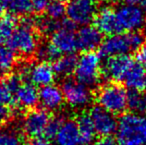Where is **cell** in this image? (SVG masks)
I'll return each instance as SVG.
<instances>
[{"label":"cell","mask_w":146,"mask_h":145,"mask_svg":"<svg viewBox=\"0 0 146 145\" xmlns=\"http://www.w3.org/2000/svg\"><path fill=\"white\" fill-rule=\"evenodd\" d=\"M65 119L60 116H56V117H51L46 126V128H45L43 136L46 137V138L50 140L55 139Z\"/></svg>","instance_id":"cell-30"},{"label":"cell","mask_w":146,"mask_h":145,"mask_svg":"<svg viewBox=\"0 0 146 145\" xmlns=\"http://www.w3.org/2000/svg\"><path fill=\"white\" fill-rule=\"evenodd\" d=\"M128 108L131 110V112L146 115V94L143 93V91H129Z\"/></svg>","instance_id":"cell-25"},{"label":"cell","mask_w":146,"mask_h":145,"mask_svg":"<svg viewBox=\"0 0 146 145\" xmlns=\"http://www.w3.org/2000/svg\"><path fill=\"white\" fill-rule=\"evenodd\" d=\"M62 90L55 84L42 87L39 90V103L47 111H56L62 106L64 103Z\"/></svg>","instance_id":"cell-15"},{"label":"cell","mask_w":146,"mask_h":145,"mask_svg":"<svg viewBox=\"0 0 146 145\" xmlns=\"http://www.w3.org/2000/svg\"><path fill=\"white\" fill-rule=\"evenodd\" d=\"M77 60H78V58L73 54L60 56L56 60L54 61L52 65L56 76L67 78L72 73H74Z\"/></svg>","instance_id":"cell-21"},{"label":"cell","mask_w":146,"mask_h":145,"mask_svg":"<svg viewBox=\"0 0 146 145\" xmlns=\"http://www.w3.org/2000/svg\"><path fill=\"white\" fill-rule=\"evenodd\" d=\"M16 62L17 58L15 52L9 45L0 44V79L10 74Z\"/></svg>","instance_id":"cell-22"},{"label":"cell","mask_w":146,"mask_h":145,"mask_svg":"<svg viewBox=\"0 0 146 145\" xmlns=\"http://www.w3.org/2000/svg\"><path fill=\"white\" fill-rule=\"evenodd\" d=\"M0 145H24L22 132L13 125L0 127Z\"/></svg>","instance_id":"cell-23"},{"label":"cell","mask_w":146,"mask_h":145,"mask_svg":"<svg viewBox=\"0 0 146 145\" xmlns=\"http://www.w3.org/2000/svg\"><path fill=\"white\" fill-rule=\"evenodd\" d=\"M136 60L137 63L140 64L146 70V43H143V44L137 50Z\"/></svg>","instance_id":"cell-33"},{"label":"cell","mask_w":146,"mask_h":145,"mask_svg":"<svg viewBox=\"0 0 146 145\" xmlns=\"http://www.w3.org/2000/svg\"><path fill=\"white\" fill-rule=\"evenodd\" d=\"M76 81L87 87L96 85L102 76L101 56L95 52H86L77 60L74 71Z\"/></svg>","instance_id":"cell-5"},{"label":"cell","mask_w":146,"mask_h":145,"mask_svg":"<svg viewBox=\"0 0 146 145\" xmlns=\"http://www.w3.org/2000/svg\"><path fill=\"white\" fill-rule=\"evenodd\" d=\"M51 43L55 45L61 55L73 54L77 49V39L74 30L59 28L51 35Z\"/></svg>","instance_id":"cell-16"},{"label":"cell","mask_w":146,"mask_h":145,"mask_svg":"<svg viewBox=\"0 0 146 145\" xmlns=\"http://www.w3.org/2000/svg\"><path fill=\"white\" fill-rule=\"evenodd\" d=\"M0 103L12 107L15 103V93L11 91L3 79H0Z\"/></svg>","instance_id":"cell-31"},{"label":"cell","mask_w":146,"mask_h":145,"mask_svg":"<svg viewBox=\"0 0 146 145\" xmlns=\"http://www.w3.org/2000/svg\"><path fill=\"white\" fill-rule=\"evenodd\" d=\"M95 99L100 107L113 115H122L128 108V91L118 82L106 83L99 88Z\"/></svg>","instance_id":"cell-4"},{"label":"cell","mask_w":146,"mask_h":145,"mask_svg":"<svg viewBox=\"0 0 146 145\" xmlns=\"http://www.w3.org/2000/svg\"><path fill=\"white\" fill-rule=\"evenodd\" d=\"M123 81L129 91H143L146 90V70L137 62H134Z\"/></svg>","instance_id":"cell-19"},{"label":"cell","mask_w":146,"mask_h":145,"mask_svg":"<svg viewBox=\"0 0 146 145\" xmlns=\"http://www.w3.org/2000/svg\"><path fill=\"white\" fill-rule=\"evenodd\" d=\"M77 46L83 53L94 52L100 47L103 42V34L95 26L85 25L76 33Z\"/></svg>","instance_id":"cell-14"},{"label":"cell","mask_w":146,"mask_h":145,"mask_svg":"<svg viewBox=\"0 0 146 145\" xmlns=\"http://www.w3.org/2000/svg\"><path fill=\"white\" fill-rule=\"evenodd\" d=\"M11 114H12L11 107L0 103V125L9 121L11 117Z\"/></svg>","instance_id":"cell-32"},{"label":"cell","mask_w":146,"mask_h":145,"mask_svg":"<svg viewBox=\"0 0 146 145\" xmlns=\"http://www.w3.org/2000/svg\"><path fill=\"white\" fill-rule=\"evenodd\" d=\"M35 28L45 35H52L60 28V20H53L49 17L35 19Z\"/></svg>","instance_id":"cell-28"},{"label":"cell","mask_w":146,"mask_h":145,"mask_svg":"<svg viewBox=\"0 0 146 145\" xmlns=\"http://www.w3.org/2000/svg\"><path fill=\"white\" fill-rule=\"evenodd\" d=\"M7 45L24 58H30L36 54L39 47V36L35 30V19L25 16L21 24L17 26L11 35Z\"/></svg>","instance_id":"cell-2"},{"label":"cell","mask_w":146,"mask_h":145,"mask_svg":"<svg viewBox=\"0 0 146 145\" xmlns=\"http://www.w3.org/2000/svg\"><path fill=\"white\" fill-rule=\"evenodd\" d=\"M90 117L93 121L96 134L100 137L111 136L116 133L117 119L113 115L100 106H94L90 110Z\"/></svg>","instance_id":"cell-12"},{"label":"cell","mask_w":146,"mask_h":145,"mask_svg":"<svg viewBox=\"0 0 146 145\" xmlns=\"http://www.w3.org/2000/svg\"><path fill=\"white\" fill-rule=\"evenodd\" d=\"M116 139L119 145H146V115L122 114L117 120Z\"/></svg>","instance_id":"cell-1"},{"label":"cell","mask_w":146,"mask_h":145,"mask_svg":"<svg viewBox=\"0 0 146 145\" xmlns=\"http://www.w3.org/2000/svg\"><path fill=\"white\" fill-rule=\"evenodd\" d=\"M97 11L96 0H70L66 6L68 19L75 25H88L94 20Z\"/></svg>","instance_id":"cell-8"},{"label":"cell","mask_w":146,"mask_h":145,"mask_svg":"<svg viewBox=\"0 0 146 145\" xmlns=\"http://www.w3.org/2000/svg\"><path fill=\"white\" fill-rule=\"evenodd\" d=\"M15 103L23 109L34 108L39 103V90L28 81L22 82L15 93Z\"/></svg>","instance_id":"cell-17"},{"label":"cell","mask_w":146,"mask_h":145,"mask_svg":"<svg viewBox=\"0 0 146 145\" xmlns=\"http://www.w3.org/2000/svg\"><path fill=\"white\" fill-rule=\"evenodd\" d=\"M35 55L38 56L40 61H46V62H51V61L54 62L60 56H62L51 42L40 44Z\"/></svg>","instance_id":"cell-27"},{"label":"cell","mask_w":146,"mask_h":145,"mask_svg":"<svg viewBox=\"0 0 146 145\" xmlns=\"http://www.w3.org/2000/svg\"><path fill=\"white\" fill-rule=\"evenodd\" d=\"M30 145H54L51 142V140L46 138L44 136H39L35 138H32V140L30 142Z\"/></svg>","instance_id":"cell-36"},{"label":"cell","mask_w":146,"mask_h":145,"mask_svg":"<svg viewBox=\"0 0 146 145\" xmlns=\"http://www.w3.org/2000/svg\"><path fill=\"white\" fill-rule=\"evenodd\" d=\"M19 74L22 79H28V82L40 88L53 84L56 79L53 66L46 61L22 65Z\"/></svg>","instance_id":"cell-6"},{"label":"cell","mask_w":146,"mask_h":145,"mask_svg":"<svg viewBox=\"0 0 146 145\" xmlns=\"http://www.w3.org/2000/svg\"><path fill=\"white\" fill-rule=\"evenodd\" d=\"M61 90L64 95V100L73 108L86 107L91 103L92 93L89 87L76 79H66L62 83Z\"/></svg>","instance_id":"cell-9"},{"label":"cell","mask_w":146,"mask_h":145,"mask_svg":"<svg viewBox=\"0 0 146 145\" xmlns=\"http://www.w3.org/2000/svg\"><path fill=\"white\" fill-rule=\"evenodd\" d=\"M116 15L121 33L138 32L146 22L145 11L136 5L120 6L116 9Z\"/></svg>","instance_id":"cell-7"},{"label":"cell","mask_w":146,"mask_h":145,"mask_svg":"<svg viewBox=\"0 0 146 145\" xmlns=\"http://www.w3.org/2000/svg\"><path fill=\"white\" fill-rule=\"evenodd\" d=\"M56 145H80V138L77 122L65 120L55 138Z\"/></svg>","instance_id":"cell-18"},{"label":"cell","mask_w":146,"mask_h":145,"mask_svg":"<svg viewBox=\"0 0 146 145\" xmlns=\"http://www.w3.org/2000/svg\"><path fill=\"white\" fill-rule=\"evenodd\" d=\"M49 113L44 108H33L29 110L21 122L23 133L31 138L43 136L50 120Z\"/></svg>","instance_id":"cell-10"},{"label":"cell","mask_w":146,"mask_h":145,"mask_svg":"<svg viewBox=\"0 0 146 145\" xmlns=\"http://www.w3.org/2000/svg\"><path fill=\"white\" fill-rule=\"evenodd\" d=\"M4 7L11 15L28 16L33 10L30 0H0Z\"/></svg>","instance_id":"cell-24"},{"label":"cell","mask_w":146,"mask_h":145,"mask_svg":"<svg viewBox=\"0 0 146 145\" xmlns=\"http://www.w3.org/2000/svg\"><path fill=\"white\" fill-rule=\"evenodd\" d=\"M141 7L143 9V10L146 12V0H141Z\"/></svg>","instance_id":"cell-38"},{"label":"cell","mask_w":146,"mask_h":145,"mask_svg":"<svg viewBox=\"0 0 146 145\" xmlns=\"http://www.w3.org/2000/svg\"><path fill=\"white\" fill-rule=\"evenodd\" d=\"M3 10H4V7H3V5H2V3H1V1H0V17H1V16H2Z\"/></svg>","instance_id":"cell-39"},{"label":"cell","mask_w":146,"mask_h":145,"mask_svg":"<svg viewBox=\"0 0 146 145\" xmlns=\"http://www.w3.org/2000/svg\"><path fill=\"white\" fill-rule=\"evenodd\" d=\"M125 2L128 5H137L138 3H141V0H125Z\"/></svg>","instance_id":"cell-37"},{"label":"cell","mask_w":146,"mask_h":145,"mask_svg":"<svg viewBox=\"0 0 146 145\" xmlns=\"http://www.w3.org/2000/svg\"><path fill=\"white\" fill-rule=\"evenodd\" d=\"M30 1L32 3L33 10L37 11V12H42V11L45 10L49 3L53 0H30Z\"/></svg>","instance_id":"cell-35"},{"label":"cell","mask_w":146,"mask_h":145,"mask_svg":"<svg viewBox=\"0 0 146 145\" xmlns=\"http://www.w3.org/2000/svg\"><path fill=\"white\" fill-rule=\"evenodd\" d=\"M92 145H119L116 138L112 136L100 137L99 139L95 140Z\"/></svg>","instance_id":"cell-34"},{"label":"cell","mask_w":146,"mask_h":145,"mask_svg":"<svg viewBox=\"0 0 146 145\" xmlns=\"http://www.w3.org/2000/svg\"><path fill=\"white\" fill-rule=\"evenodd\" d=\"M47 17L53 20H61L66 14V6L64 5L62 0H53L45 9Z\"/></svg>","instance_id":"cell-29"},{"label":"cell","mask_w":146,"mask_h":145,"mask_svg":"<svg viewBox=\"0 0 146 145\" xmlns=\"http://www.w3.org/2000/svg\"><path fill=\"white\" fill-rule=\"evenodd\" d=\"M94 26L102 34L110 36L121 33L117 23L116 9L109 6L101 7L94 17Z\"/></svg>","instance_id":"cell-13"},{"label":"cell","mask_w":146,"mask_h":145,"mask_svg":"<svg viewBox=\"0 0 146 145\" xmlns=\"http://www.w3.org/2000/svg\"><path fill=\"white\" fill-rule=\"evenodd\" d=\"M16 27L17 21L13 15L0 17V44H5L9 41Z\"/></svg>","instance_id":"cell-26"},{"label":"cell","mask_w":146,"mask_h":145,"mask_svg":"<svg viewBox=\"0 0 146 145\" xmlns=\"http://www.w3.org/2000/svg\"><path fill=\"white\" fill-rule=\"evenodd\" d=\"M134 61L129 55L107 58L102 66V74L112 82L123 81Z\"/></svg>","instance_id":"cell-11"},{"label":"cell","mask_w":146,"mask_h":145,"mask_svg":"<svg viewBox=\"0 0 146 145\" xmlns=\"http://www.w3.org/2000/svg\"><path fill=\"white\" fill-rule=\"evenodd\" d=\"M76 122L79 128L80 145H92L95 140L94 139L96 132H95L90 114L85 112L82 113L78 117Z\"/></svg>","instance_id":"cell-20"},{"label":"cell","mask_w":146,"mask_h":145,"mask_svg":"<svg viewBox=\"0 0 146 145\" xmlns=\"http://www.w3.org/2000/svg\"><path fill=\"white\" fill-rule=\"evenodd\" d=\"M144 43V37L138 32H123L107 36L99 47L100 56L105 58L129 55Z\"/></svg>","instance_id":"cell-3"},{"label":"cell","mask_w":146,"mask_h":145,"mask_svg":"<svg viewBox=\"0 0 146 145\" xmlns=\"http://www.w3.org/2000/svg\"><path fill=\"white\" fill-rule=\"evenodd\" d=\"M105 1H117V0H105Z\"/></svg>","instance_id":"cell-40"}]
</instances>
